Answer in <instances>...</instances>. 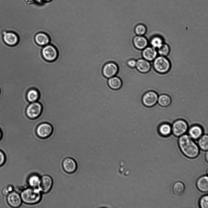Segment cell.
<instances>
[{"label":"cell","mask_w":208,"mask_h":208,"mask_svg":"<svg viewBox=\"0 0 208 208\" xmlns=\"http://www.w3.org/2000/svg\"><path fill=\"white\" fill-rule=\"evenodd\" d=\"M179 137L178 145L183 154L189 158L196 157L199 154V149L193 140L185 134Z\"/></svg>","instance_id":"6da1fadb"},{"label":"cell","mask_w":208,"mask_h":208,"mask_svg":"<svg viewBox=\"0 0 208 208\" xmlns=\"http://www.w3.org/2000/svg\"><path fill=\"white\" fill-rule=\"evenodd\" d=\"M20 196L22 201L28 204L37 203L42 197L41 192L38 188L30 187L23 190Z\"/></svg>","instance_id":"7a4b0ae2"},{"label":"cell","mask_w":208,"mask_h":208,"mask_svg":"<svg viewBox=\"0 0 208 208\" xmlns=\"http://www.w3.org/2000/svg\"><path fill=\"white\" fill-rule=\"evenodd\" d=\"M172 134L176 137H179L185 134L189 128L188 122L183 118L175 120L171 124Z\"/></svg>","instance_id":"3957f363"},{"label":"cell","mask_w":208,"mask_h":208,"mask_svg":"<svg viewBox=\"0 0 208 208\" xmlns=\"http://www.w3.org/2000/svg\"><path fill=\"white\" fill-rule=\"evenodd\" d=\"M43 111L42 104L38 101L30 103L26 107L25 114L31 120H36L40 117Z\"/></svg>","instance_id":"277c9868"},{"label":"cell","mask_w":208,"mask_h":208,"mask_svg":"<svg viewBox=\"0 0 208 208\" xmlns=\"http://www.w3.org/2000/svg\"><path fill=\"white\" fill-rule=\"evenodd\" d=\"M153 67L158 73L165 74L170 70L171 65L169 61L165 57L162 56L156 57L153 60Z\"/></svg>","instance_id":"5b68a950"},{"label":"cell","mask_w":208,"mask_h":208,"mask_svg":"<svg viewBox=\"0 0 208 208\" xmlns=\"http://www.w3.org/2000/svg\"><path fill=\"white\" fill-rule=\"evenodd\" d=\"M41 54L44 59L49 62L55 61L59 56V52L58 49L55 46L51 44L42 47Z\"/></svg>","instance_id":"8992f818"},{"label":"cell","mask_w":208,"mask_h":208,"mask_svg":"<svg viewBox=\"0 0 208 208\" xmlns=\"http://www.w3.org/2000/svg\"><path fill=\"white\" fill-rule=\"evenodd\" d=\"M53 125L50 123L46 122L39 124L36 129L37 136L41 139H46L51 136L54 130Z\"/></svg>","instance_id":"52a82bcc"},{"label":"cell","mask_w":208,"mask_h":208,"mask_svg":"<svg viewBox=\"0 0 208 208\" xmlns=\"http://www.w3.org/2000/svg\"><path fill=\"white\" fill-rule=\"evenodd\" d=\"M158 97V93L154 90L146 91L142 96L141 102L145 107H152L157 104Z\"/></svg>","instance_id":"ba28073f"},{"label":"cell","mask_w":208,"mask_h":208,"mask_svg":"<svg viewBox=\"0 0 208 208\" xmlns=\"http://www.w3.org/2000/svg\"><path fill=\"white\" fill-rule=\"evenodd\" d=\"M2 39L5 45L11 47L16 46L19 43L20 38L16 31H4Z\"/></svg>","instance_id":"9c48e42d"},{"label":"cell","mask_w":208,"mask_h":208,"mask_svg":"<svg viewBox=\"0 0 208 208\" xmlns=\"http://www.w3.org/2000/svg\"><path fill=\"white\" fill-rule=\"evenodd\" d=\"M118 70V67L116 63L109 62L105 63L103 66L102 72L105 77L109 79L115 76Z\"/></svg>","instance_id":"30bf717a"},{"label":"cell","mask_w":208,"mask_h":208,"mask_svg":"<svg viewBox=\"0 0 208 208\" xmlns=\"http://www.w3.org/2000/svg\"><path fill=\"white\" fill-rule=\"evenodd\" d=\"M53 185V180L51 176L44 175L41 178L38 188L41 192L44 193H48L51 189Z\"/></svg>","instance_id":"8fae6325"},{"label":"cell","mask_w":208,"mask_h":208,"mask_svg":"<svg viewBox=\"0 0 208 208\" xmlns=\"http://www.w3.org/2000/svg\"><path fill=\"white\" fill-rule=\"evenodd\" d=\"M203 127L198 124H195L189 127L187 132L188 135L193 140L198 139L204 133Z\"/></svg>","instance_id":"7c38bea8"},{"label":"cell","mask_w":208,"mask_h":208,"mask_svg":"<svg viewBox=\"0 0 208 208\" xmlns=\"http://www.w3.org/2000/svg\"><path fill=\"white\" fill-rule=\"evenodd\" d=\"M64 170L69 174H72L76 171L77 168V164L73 159L68 157L65 158L62 162Z\"/></svg>","instance_id":"4fadbf2b"},{"label":"cell","mask_w":208,"mask_h":208,"mask_svg":"<svg viewBox=\"0 0 208 208\" xmlns=\"http://www.w3.org/2000/svg\"><path fill=\"white\" fill-rule=\"evenodd\" d=\"M34 40L38 45L42 47L50 44L51 41L49 35L42 32L37 33L34 36Z\"/></svg>","instance_id":"5bb4252c"},{"label":"cell","mask_w":208,"mask_h":208,"mask_svg":"<svg viewBox=\"0 0 208 208\" xmlns=\"http://www.w3.org/2000/svg\"><path fill=\"white\" fill-rule=\"evenodd\" d=\"M7 201L9 205L13 207H17L21 204L22 200L18 193L12 192L8 195Z\"/></svg>","instance_id":"9a60e30c"},{"label":"cell","mask_w":208,"mask_h":208,"mask_svg":"<svg viewBox=\"0 0 208 208\" xmlns=\"http://www.w3.org/2000/svg\"><path fill=\"white\" fill-rule=\"evenodd\" d=\"M157 131L162 137H166L172 134L171 124L168 122H163L158 126Z\"/></svg>","instance_id":"2e32d148"},{"label":"cell","mask_w":208,"mask_h":208,"mask_svg":"<svg viewBox=\"0 0 208 208\" xmlns=\"http://www.w3.org/2000/svg\"><path fill=\"white\" fill-rule=\"evenodd\" d=\"M151 67L149 61L143 58H140L136 60V68L141 73L145 74L148 73L150 71Z\"/></svg>","instance_id":"e0dca14e"},{"label":"cell","mask_w":208,"mask_h":208,"mask_svg":"<svg viewBox=\"0 0 208 208\" xmlns=\"http://www.w3.org/2000/svg\"><path fill=\"white\" fill-rule=\"evenodd\" d=\"M157 52L152 47L147 46L142 50L141 55L143 58L149 61L153 60L157 57Z\"/></svg>","instance_id":"ac0fdd59"},{"label":"cell","mask_w":208,"mask_h":208,"mask_svg":"<svg viewBox=\"0 0 208 208\" xmlns=\"http://www.w3.org/2000/svg\"><path fill=\"white\" fill-rule=\"evenodd\" d=\"M132 41L134 47L139 50H143L148 44L147 38L143 36L136 35L134 37Z\"/></svg>","instance_id":"d6986e66"},{"label":"cell","mask_w":208,"mask_h":208,"mask_svg":"<svg viewBox=\"0 0 208 208\" xmlns=\"http://www.w3.org/2000/svg\"><path fill=\"white\" fill-rule=\"evenodd\" d=\"M107 84L110 89L114 90H117L121 88L123 82L119 77L115 76L108 79Z\"/></svg>","instance_id":"ffe728a7"},{"label":"cell","mask_w":208,"mask_h":208,"mask_svg":"<svg viewBox=\"0 0 208 208\" xmlns=\"http://www.w3.org/2000/svg\"><path fill=\"white\" fill-rule=\"evenodd\" d=\"M41 97L39 90L36 88H32L29 89L26 94L27 101L30 103L37 101Z\"/></svg>","instance_id":"44dd1931"},{"label":"cell","mask_w":208,"mask_h":208,"mask_svg":"<svg viewBox=\"0 0 208 208\" xmlns=\"http://www.w3.org/2000/svg\"><path fill=\"white\" fill-rule=\"evenodd\" d=\"M172 101V98L170 95L166 93H162L158 95L157 104L160 107L166 108L171 104Z\"/></svg>","instance_id":"7402d4cb"},{"label":"cell","mask_w":208,"mask_h":208,"mask_svg":"<svg viewBox=\"0 0 208 208\" xmlns=\"http://www.w3.org/2000/svg\"><path fill=\"white\" fill-rule=\"evenodd\" d=\"M196 186L200 191L206 192L208 191V178L207 176H203L199 178L196 182Z\"/></svg>","instance_id":"603a6c76"},{"label":"cell","mask_w":208,"mask_h":208,"mask_svg":"<svg viewBox=\"0 0 208 208\" xmlns=\"http://www.w3.org/2000/svg\"><path fill=\"white\" fill-rule=\"evenodd\" d=\"M185 186L182 182L178 181L174 183L173 186V191L174 194L177 196H180L184 193Z\"/></svg>","instance_id":"cb8c5ba5"},{"label":"cell","mask_w":208,"mask_h":208,"mask_svg":"<svg viewBox=\"0 0 208 208\" xmlns=\"http://www.w3.org/2000/svg\"><path fill=\"white\" fill-rule=\"evenodd\" d=\"M198 139V145L199 148L203 151H207L208 149L207 134H203Z\"/></svg>","instance_id":"d4e9b609"},{"label":"cell","mask_w":208,"mask_h":208,"mask_svg":"<svg viewBox=\"0 0 208 208\" xmlns=\"http://www.w3.org/2000/svg\"><path fill=\"white\" fill-rule=\"evenodd\" d=\"M41 178L36 174H33L30 176L28 179V183L30 187L38 188Z\"/></svg>","instance_id":"484cf974"},{"label":"cell","mask_w":208,"mask_h":208,"mask_svg":"<svg viewBox=\"0 0 208 208\" xmlns=\"http://www.w3.org/2000/svg\"><path fill=\"white\" fill-rule=\"evenodd\" d=\"M146 31V26L142 23L137 24L134 28V32L136 35L143 36L145 34Z\"/></svg>","instance_id":"4316f807"},{"label":"cell","mask_w":208,"mask_h":208,"mask_svg":"<svg viewBox=\"0 0 208 208\" xmlns=\"http://www.w3.org/2000/svg\"><path fill=\"white\" fill-rule=\"evenodd\" d=\"M150 43L152 47L155 48H158L163 43V40L160 37L155 36L151 39Z\"/></svg>","instance_id":"83f0119b"},{"label":"cell","mask_w":208,"mask_h":208,"mask_svg":"<svg viewBox=\"0 0 208 208\" xmlns=\"http://www.w3.org/2000/svg\"><path fill=\"white\" fill-rule=\"evenodd\" d=\"M170 49L169 46L166 44H163L158 48V53L160 55L163 56H167L169 54Z\"/></svg>","instance_id":"f1b7e54d"},{"label":"cell","mask_w":208,"mask_h":208,"mask_svg":"<svg viewBox=\"0 0 208 208\" xmlns=\"http://www.w3.org/2000/svg\"><path fill=\"white\" fill-rule=\"evenodd\" d=\"M199 205L202 208H208V196L207 195L203 196L200 199Z\"/></svg>","instance_id":"f546056e"},{"label":"cell","mask_w":208,"mask_h":208,"mask_svg":"<svg viewBox=\"0 0 208 208\" xmlns=\"http://www.w3.org/2000/svg\"><path fill=\"white\" fill-rule=\"evenodd\" d=\"M136 60L135 59L133 58L130 59L127 61V65L130 67L132 68H135L136 65Z\"/></svg>","instance_id":"4dcf8cb0"},{"label":"cell","mask_w":208,"mask_h":208,"mask_svg":"<svg viewBox=\"0 0 208 208\" xmlns=\"http://www.w3.org/2000/svg\"><path fill=\"white\" fill-rule=\"evenodd\" d=\"M5 159V157L4 154L0 150V166L4 163Z\"/></svg>","instance_id":"1f68e13d"},{"label":"cell","mask_w":208,"mask_h":208,"mask_svg":"<svg viewBox=\"0 0 208 208\" xmlns=\"http://www.w3.org/2000/svg\"><path fill=\"white\" fill-rule=\"evenodd\" d=\"M208 152L207 151H206V153L205 155V158H206V161L207 162H208Z\"/></svg>","instance_id":"d6a6232c"},{"label":"cell","mask_w":208,"mask_h":208,"mask_svg":"<svg viewBox=\"0 0 208 208\" xmlns=\"http://www.w3.org/2000/svg\"><path fill=\"white\" fill-rule=\"evenodd\" d=\"M39 1H41L42 2H46L50 1L51 0H37Z\"/></svg>","instance_id":"836d02e7"},{"label":"cell","mask_w":208,"mask_h":208,"mask_svg":"<svg viewBox=\"0 0 208 208\" xmlns=\"http://www.w3.org/2000/svg\"><path fill=\"white\" fill-rule=\"evenodd\" d=\"M2 132L1 130L0 129V139H1L2 136Z\"/></svg>","instance_id":"e575fe53"}]
</instances>
